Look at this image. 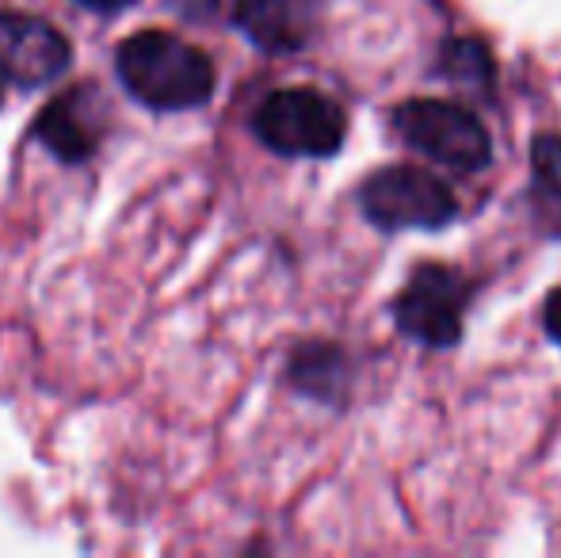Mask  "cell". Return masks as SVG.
Returning <instances> with one entry per match:
<instances>
[{"instance_id": "1", "label": "cell", "mask_w": 561, "mask_h": 558, "mask_svg": "<svg viewBox=\"0 0 561 558\" xmlns=\"http://www.w3.org/2000/svg\"><path fill=\"white\" fill-rule=\"evenodd\" d=\"M123 89L157 112L203 107L215 92V61L172 31H138L115 50Z\"/></svg>"}, {"instance_id": "2", "label": "cell", "mask_w": 561, "mask_h": 558, "mask_svg": "<svg viewBox=\"0 0 561 558\" xmlns=\"http://www.w3.org/2000/svg\"><path fill=\"white\" fill-rule=\"evenodd\" d=\"M390 123L413 153L428 157L432 164L458 172V176H473L493 161V135L485 130L481 115L458 100H401L390 112Z\"/></svg>"}, {"instance_id": "3", "label": "cell", "mask_w": 561, "mask_h": 558, "mask_svg": "<svg viewBox=\"0 0 561 558\" xmlns=\"http://www.w3.org/2000/svg\"><path fill=\"white\" fill-rule=\"evenodd\" d=\"M359 215L382 234H409V230H447L462 207L450 192L447 180L421 164H386L370 172L355 192Z\"/></svg>"}, {"instance_id": "4", "label": "cell", "mask_w": 561, "mask_h": 558, "mask_svg": "<svg viewBox=\"0 0 561 558\" xmlns=\"http://www.w3.org/2000/svg\"><path fill=\"white\" fill-rule=\"evenodd\" d=\"M252 135L279 157H325L340 153L347 138V112L321 89H275L252 112Z\"/></svg>"}, {"instance_id": "5", "label": "cell", "mask_w": 561, "mask_h": 558, "mask_svg": "<svg viewBox=\"0 0 561 558\" xmlns=\"http://www.w3.org/2000/svg\"><path fill=\"white\" fill-rule=\"evenodd\" d=\"M473 298V280L455 264H416L405 287L390 303V318L405 341L428 352H447L462 341L466 306Z\"/></svg>"}, {"instance_id": "6", "label": "cell", "mask_w": 561, "mask_h": 558, "mask_svg": "<svg viewBox=\"0 0 561 558\" xmlns=\"http://www.w3.org/2000/svg\"><path fill=\"white\" fill-rule=\"evenodd\" d=\"M73 61V46L54 23L23 12H0V81L35 89L50 84Z\"/></svg>"}, {"instance_id": "7", "label": "cell", "mask_w": 561, "mask_h": 558, "mask_svg": "<svg viewBox=\"0 0 561 558\" xmlns=\"http://www.w3.org/2000/svg\"><path fill=\"white\" fill-rule=\"evenodd\" d=\"M233 23L267 54H298L313 43L321 0H237Z\"/></svg>"}, {"instance_id": "8", "label": "cell", "mask_w": 561, "mask_h": 558, "mask_svg": "<svg viewBox=\"0 0 561 558\" xmlns=\"http://www.w3.org/2000/svg\"><path fill=\"white\" fill-rule=\"evenodd\" d=\"M100 92L73 89L43 107L35 119V138L61 161H84L100 146Z\"/></svg>"}, {"instance_id": "9", "label": "cell", "mask_w": 561, "mask_h": 558, "mask_svg": "<svg viewBox=\"0 0 561 558\" xmlns=\"http://www.w3.org/2000/svg\"><path fill=\"white\" fill-rule=\"evenodd\" d=\"M287 383L321 406H344L352 395V356L340 344L310 341L290 356Z\"/></svg>"}, {"instance_id": "10", "label": "cell", "mask_w": 561, "mask_h": 558, "mask_svg": "<svg viewBox=\"0 0 561 558\" xmlns=\"http://www.w3.org/2000/svg\"><path fill=\"white\" fill-rule=\"evenodd\" d=\"M436 73L462 84V89L478 92V96H485V100L496 96V58L485 38H478V35L444 38V46H439V54H436Z\"/></svg>"}, {"instance_id": "11", "label": "cell", "mask_w": 561, "mask_h": 558, "mask_svg": "<svg viewBox=\"0 0 561 558\" xmlns=\"http://www.w3.org/2000/svg\"><path fill=\"white\" fill-rule=\"evenodd\" d=\"M531 207L550 238H561V135L531 141Z\"/></svg>"}, {"instance_id": "12", "label": "cell", "mask_w": 561, "mask_h": 558, "mask_svg": "<svg viewBox=\"0 0 561 558\" xmlns=\"http://www.w3.org/2000/svg\"><path fill=\"white\" fill-rule=\"evenodd\" d=\"M542 329H547V337L561 349V287L550 291L547 303H542Z\"/></svg>"}, {"instance_id": "13", "label": "cell", "mask_w": 561, "mask_h": 558, "mask_svg": "<svg viewBox=\"0 0 561 558\" xmlns=\"http://www.w3.org/2000/svg\"><path fill=\"white\" fill-rule=\"evenodd\" d=\"M218 8V0H176V12L184 15H210Z\"/></svg>"}, {"instance_id": "14", "label": "cell", "mask_w": 561, "mask_h": 558, "mask_svg": "<svg viewBox=\"0 0 561 558\" xmlns=\"http://www.w3.org/2000/svg\"><path fill=\"white\" fill-rule=\"evenodd\" d=\"M77 4H84V8H92V12H118V8H130L134 0H77Z\"/></svg>"}]
</instances>
